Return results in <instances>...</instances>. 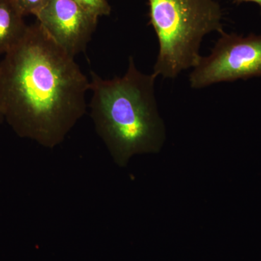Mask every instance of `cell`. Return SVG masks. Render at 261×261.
<instances>
[{"label":"cell","instance_id":"9","mask_svg":"<svg viewBox=\"0 0 261 261\" xmlns=\"http://www.w3.org/2000/svg\"><path fill=\"white\" fill-rule=\"evenodd\" d=\"M234 4L240 5L243 3H255L260 6L261 11V0H231Z\"/></svg>","mask_w":261,"mask_h":261},{"label":"cell","instance_id":"1","mask_svg":"<svg viewBox=\"0 0 261 261\" xmlns=\"http://www.w3.org/2000/svg\"><path fill=\"white\" fill-rule=\"evenodd\" d=\"M88 80L39 23L0 63V111L21 138L53 149L87 111Z\"/></svg>","mask_w":261,"mask_h":261},{"label":"cell","instance_id":"8","mask_svg":"<svg viewBox=\"0 0 261 261\" xmlns=\"http://www.w3.org/2000/svg\"><path fill=\"white\" fill-rule=\"evenodd\" d=\"M20 13L24 15L32 14L37 16L47 5L49 0H13Z\"/></svg>","mask_w":261,"mask_h":261},{"label":"cell","instance_id":"4","mask_svg":"<svg viewBox=\"0 0 261 261\" xmlns=\"http://www.w3.org/2000/svg\"><path fill=\"white\" fill-rule=\"evenodd\" d=\"M220 34L211 54L201 57L190 73L192 88L261 75V35Z\"/></svg>","mask_w":261,"mask_h":261},{"label":"cell","instance_id":"10","mask_svg":"<svg viewBox=\"0 0 261 261\" xmlns=\"http://www.w3.org/2000/svg\"><path fill=\"white\" fill-rule=\"evenodd\" d=\"M4 120V118H3V114H2L1 111H0V123Z\"/></svg>","mask_w":261,"mask_h":261},{"label":"cell","instance_id":"2","mask_svg":"<svg viewBox=\"0 0 261 261\" xmlns=\"http://www.w3.org/2000/svg\"><path fill=\"white\" fill-rule=\"evenodd\" d=\"M156 77L137 69L132 57L122 77L103 80L91 71V118L120 167L136 154L155 153L162 147L166 133L154 94Z\"/></svg>","mask_w":261,"mask_h":261},{"label":"cell","instance_id":"5","mask_svg":"<svg viewBox=\"0 0 261 261\" xmlns=\"http://www.w3.org/2000/svg\"><path fill=\"white\" fill-rule=\"evenodd\" d=\"M36 17L48 35L73 58L85 51L98 22L75 0H49Z\"/></svg>","mask_w":261,"mask_h":261},{"label":"cell","instance_id":"7","mask_svg":"<svg viewBox=\"0 0 261 261\" xmlns=\"http://www.w3.org/2000/svg\"><path fill=\"white\" fill-rule=\"evenodd\" d=\"M84 9L99 18L111 14V5L108 0H75Z\"/></svg>","mask_w":261,"mask_h":261},{"label":"cell","instance_id":"6","mask_svg":"<svg viewBox=\"0 0 261 261\" xmlns=\"http://www.w3.org/2000/svg\"><path fill=\"white\" fill-rule=\"evenodd\" d=\"M28 27L13 0H0V55H5L23 39Z\"/></svg>","mask_w":261,"mask_h":261},{"label":"cell","instance_id":"11","mask_svg":"<svg viewBox=\"0 0 261 261\" xmlns=\"http://www.w3.org/2000/svg\"><path fill=\"white\" fill-rule=\"evenodd\" d=\"M0 63H1V60H0Z\"/></svg>","mask_w":261,"mask_h":261},{"label":"cell","instance_id":"3","mask_svg":"<svg viewBox=\"0 0 261 261\" xmlns=\"http://www.w3.org/2000/svg\"><path fill=\"white\" fill-rule=\"evenodd\" d=\"M149 24L159 44L153 73L173 79L200 61L210 33L221 34L222 10L216 0H148Z\"/></svg>","mask_w":261,"mask_h":261}]
</instances>
